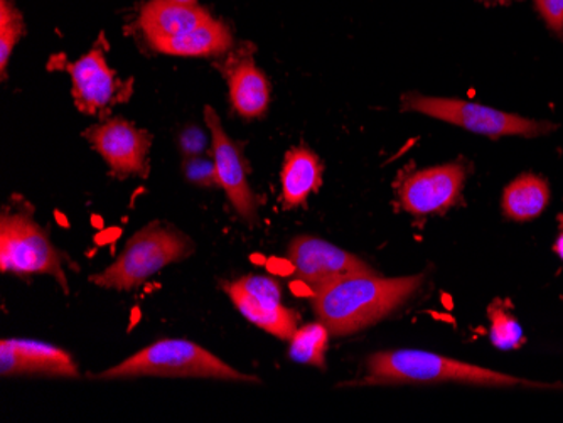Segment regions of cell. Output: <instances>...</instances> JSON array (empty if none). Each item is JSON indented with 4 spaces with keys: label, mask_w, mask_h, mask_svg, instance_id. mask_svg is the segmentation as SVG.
Listing matches in <instances>:
<instances>
[{
    "label": "cell",
    "mask_w": 563,
    "mask_h": 423,
    "mask_svg": "<svg viewBox=\"0 0 563 423\" xmlns=\"http://www.w3.org/2000/svg\"><path fill=\"white\" fill-rule=\"evenodd\" d=\"M282 201L286 208L306 203L322 185V163L309 148H292L282 167Z\"/></svg>",
    "instance_id": "obj_16"
},
{
    "label": "cell",
    "mask_w": 563,
    "mask_h": 423,
    "mask_svg": "<svg viewBox=\"0 0 563 423\" xmlns=\"http://www.w3.org/2000/svg\"><path fill=\"white\" fill-rule=\"evenodd\" d=\"M549 182L534 174H521L503 194V213L514 221H531L549 207Z\"/></svg>",
    "instance_id": "obj_18"
},
{
    "label": "cell",
    "mask_w": 563,
    "mask_h": 423,
    "mask_svg": "<svg viewBox=\"0 0 563 423\" xmlns=\"http://www.w3.org/2000/svg\"><path fill=\"white\" fill-rule=\"evenodd\" d=\"M0 372L14 375H49V377H80L68 353L51 344L31 339H4L0 344Z\"/></svg>",
    "instance_id": "obj_11"
},
{
    "label": "cell",
    "mask_w": 563,
    "mask_h": 423,
    "mask_svg": "<svg viewBox=\"0 0 563 423\" xmlns=\"http://www.w3.org/2000/svg\"><path fill=\"white\" fill-rule=\"evenodd\" d=\"M183 169H185L186 179L192 182V185L202 186V188L220 186L214 160L207 159V157L202 156L186 157Z\"/></svg>",
    "instance_id": "obj_22"
},
{
    "label": "cell",
    "mask_w": 563,
    "mask_h": 423,
    "mask_svg": "<svg viewBox=\"0 0 563 423\" xmlns=\"http://www.w3.org/2000/svg\"><path fill=\"white\" fill-rule=\"evenodd\" d=\"M534 9L542 15L550 31L563 37V0H533Z\"/></svg>",
    "instance_id": "obj_24"
},
{
    "label": "cell",
    "mask_w": 563,
    "mask_h": 423,
    "mask_svg": "<svg viewBox=\"0 0 563 423\" xmlns=\"http://www.w3.org/2000/svg\"><path fill=\"white\" fill-rule=\"evenodd\" d=\"M289 261L299 280L311 289L312 296L336 280L362 274H376L362 258L314 236H299L294 240L289 248Z\"/></svg>",
    "instance_id": "obj_7"
},
{
    "label": "cell",
    "mask_w": 563,
    "mask_h": 423,
    "mask_svg": "<svg viewBox=\"0 0 563 423\" xmlns=\"http://www.w3.org/2000/svg\"><path fill=\"white\" fill-rule=\"evenodd\" d=\"M24 34V19L11 0H0V69L5 75L9 58Z\"/></svg>",
    "instance_id": "obj_21"
},
{
    "label": "cell",
    "mask_w": 563,
    "mask_h": 423,
    "mask_svg": "<svg viewBox=\"0 0 563 423\" xmlns=\"http://www.w3.org/2000/svg\"><path fill=\"white\" fill-rule=\"evenodd\" d=\"M195 252L188 236L173 226L152 223L135 233L122 254L106 270L90 277L101 289L132 290L156 276L167 265L185 260Z\"/></svg>",
    "instance_id": "obj_4"
},
{
    "label": "cell",
    "mask_w": 563,
    "mask_h": 423,
    "mask_svg": "<svg viewBox=\"0 0 563 423\" xmlns=\"http://www.w3.org/2000/svg\"><path fill=\"white\" fill-rule=\"evenodd\" d=\"M467 179V166L451 163L410 174L398 188L401 208L416 216L441 214L457 203Z\"/></svg>",
    "instance_id": "obj_8"
},
{
    "label": "cell",
    "mask_w": 563,
    "mask_h": 423,
    "mask_svg": "<svg viewBox=\"0 0 563 423\" xmlns=\"http://www.w3.org/2000/svg\"><path fill=\"white\" fill-rule=\"evenodd\" d=\"M235 308L252 324L274 334L278 339L290 341L297 331V315L282 304H265L246 293L239 283L224 287Z\"/></svg>",
    "instance_id": "obj_17"
},
{
    "label": "cell",
    "mask_w": 563,
    "mask_h": 423,
    "mask_svg": "<svg viewBox=\"0 0 563 423\" xmlns=\"http://www.w3.org/2000/svg\"><path fill=\"white\" fill-rule=\"evenodd\" d=\"M240 287L250 296L255 297L257 301L265 304H282V289L278 282L268 279V277L249 276L239 280Z\"/></svg>",
    "instance_id": "obj_23"
},
{
    "label": "cell",
    "mask_w": 563,
    "mask_h": 423,
    "mask_svg": "<svg viewBox=\"0 0 563 423\" xmlns=\"http://www.w3.org/2000/svg\"><path fill=\"white\" fill-rule=\"evenodd\" d=\"M139 377L213 378L255 383V377L236 371L205 347L186 339H163L144 347L120 365L95 375L97 380H129Z\"/></svg>",
    "instance_id": "obj_3"
},
{
    "label": "cell",
    "mask_w": 563,
    "mask_h": 423,
    "mask_svg": "<svg viewBox=\"0 0 563 423\" xmlns=\"http://www.w3.org/2000/svg\"><path fill=\"white\" fill-rule=\"evenodd\" d=\"M157 53L169 56H183V58H205V56L224 55L233 46L232 31L224 26L223 22L211 18L202 22L183 36L173 40L157 41L151 44Z\"/></svg>",
    "instance_id": "obj_15"
},
{
    "label": "cell",
    "mask_w": 563,
    "mask_h": 423,
    "mask_svg": "<svg viewBox=\"0 0 563 423\" xmlns=\"http://www.w3.org/2000/svg\"><path fill=\"white\" fill-rule=\"evenodd\" d=\"M213 15L198 4H183L177 0H148L139 15V27L148 44L183 36Z\"/></svg>",
    "instance_id": "obj_13"
},
{
    "label": "cell",
    "mask_w": 563,
    "mask_h": 423,
    "mask_svg": "<svg viewBox=\"0 0 563 423\" xmlns=\"http://www.w3.org/2000/svg\"><path fill=\"white\" fill-rule=\"evenodd\" d=\"M205 144H207V137L199 129L191 127L183 132L181 148L186 157L199 156L202 148H205Z\"/></svg>",
    "instance_id": "obj_25"
},
{
    "label": "cell",
    "mask_w": 563,
    "mask_h": 423,
    "mask_svg": "<svg viewBox=\"0 0 563 423\" xmlns=\"http://www.w3.org/2000/svg\"><path fill=\"white\" fill-rule=\"evenodd\" d=\"M488 315L492 321L489 337L496 347L503 352H509V349H518L525 343L523 330L517 319L503 309L499 302H495L488 309Z\"/></svg>",
    "instance_id": "obj_20"
},
{
    "label": "cell",
    "mask_w": 563,
    "mask_h": 423,
    "mask_svg": "<svg viewBox=\"0 0 563 423\" xmlns=\"http://www.w3.org/2000/svg\"><path fill=\"white\" fill-rule=\"evenodd\" d=\"M426 276L385 279L362 274L328 283L311 297L319 321L334 336H347L397 311L422 286Z\"/></svg>",
    "instance_id": "obj_1"
},
{
    "label": "cell",
    "mask_w": 563,
    "mask_h": 423,
    "mask_svg": "<svg viewBox=\"0 0 563 423\" xmlns=\"http://www.w3.org/2000/svg\"><path fill=\"white\" fill-rule=\"evenodd\" d=\"M68 71L71 75L75 105L80 112L95 115L115 102L120 85L106 55L98 47L69 65Z\"/></svg>",
    "instance_id": "obj_12"
},
{
    "label": "cell",
    "mask_w": 563,
    "mask_h": 423,
    "mask_svg": "<svg viewBox=\"0 0 563 423\" xmlns=\"http://www.w3.org/2000/svg\"><path fill=\"white\" fill-rule=\"evenodd\" d=\"M233 109L243 119H258L271 103V85L250 56L236 55L224 65Z\"/></svg>",
    "instance_id": "obj_14"
},
{
    "label": "cell",
    "mask_w": 563,
    "mask_h": 423,
    "mask_svg": "<svg viewBox=\"0 0 563 423\" xmlns=\"http://www.w3.org/2000/svg\"><path fill=\"white\" fill-rule=\"evenodd\" d=\"M91 147L119 178L147 176L151 135L123 119L107 120L85 132Z\"/></svg>",
    "instance_id": "obj_9"
},
{
    "label": "cell",
    "mask_w": 563,
    "mask_h": 423,
    "mask_svg": "<svg viewBox=\"0 0 563 423\" xmlns=\"http://www.w3.org/2000/svg\"><path fill=\"white\" fill-rule=\"evenodd\" d=\"M205 122L213 142V160L217 164L218 182L235 208L236 213L249 223L257 225V199L246 179V166L239 145L228 137L221 120L211 107L205 109Z\"/></svg>",
    "instance_id": "obj_10"
},
{
    "label": "cell",
    "mask_w": 563,
    "mask_h": 423,
    "mask_svg": "<svg viewBox=\"0 0 563 423\" xmlns=\"http://www.w3.org/2000/svg\"><path fill=\"white\" fill-rule=\"evenodd\" d=\"M401 109L405 112L423 113L489 138L514 137V135L533 138L556 131V125L552 122L525 119L517 113H506L492 107L477 105V103L464 102L455 98L408 93L401 98Z\"/></svg>",
    "instance_id": "obj_5"
},
{
    "label": "cell",
    "mask_w": 563,
    "mask_h": 423,
    "mask_svg": "<svg viewBox=\"0 0 563 423\" xmlns=\"http://www.w3.org/2000/svg\"><path fill=\"white\" fill-rule=\"evenodd\" d=\"M0 268L21 276L46 274L68 292L62 255L33 218L24 213H4L0 220Z\"/></svg>",
    "instance_id": "obj_6"
},
{
    "label": "cell",
    "mask_w": 563,
    "mask_h": 423,
    "mask_svg": "<svg viewBox=\"0 0 563 423\" xmlns=\"http://www.w3.org/2000/svg\"><path fill=\"white\" fill-rule=\"evenodd\" d=\"M177 2H183V4H191V5L198 4V0H177Z\"/></svg>",
    "instance_id": "obj_28"
},
{
    "label": "cell",
    "mask_w": 563,
    "mask_h": 423,
    "mask_svg": "<svg viewBox=\"0 0 563 423\" xmlns=\"http://www.w3.org/2000/svg\"><path fill=\"white\" fill-rule=\"evenodd\" d=\"M560 221V236L556 238L555 245H553V252L559 255L563 260V214L559 216Z\"/></svg>",
    "instance_id": "obj_26"
},
{
    "label": "cell",
    "mask_w": 563,
    "mask_h": 423,
    "mask_svg": "<svg viewBox=\"0 0 563 423\" xmlns=\"http://www.w3.org/2000/svg\"><path fill=\"white\" fill-rule=\"evenodd\" d=\"M328 337L329 330L321 321L300 327L290 339V359L324 369Z\"/></svg>",
    "instance_id": "obj_19"
},
{
    "label": "cell",
    "mask_w": 563,
    "mask_h": 423,
    "mask_svg": "<svg viewBox=\"0 0 563 423\" xmlns=\"http://www.w3.org/2000/svg\"><path fill=\"white\" fill-rule=\"evenodd\" d=\"M366 369L368 375L363 385L454 381V383L481 385V387H517V385L537 387V383H530L505 372L445 358L435 353L417 352V349L376 353L369 356Z\"/></svg>",
    "instance_id": "obj_2"
},
{
    "label": "cell",
    "mask_w": 563,
    "mask_h": 423,
    "mask_svg": "<svg viewBox=\"0 0 563 423\" xmlns=\"http://www.w3.org/2000/svg\"><path fill=\"white\" fill-rule=\"evenodd\" d=\"M479 2L488 5H508L511 2H521V0H479Z\"/></svg>",
    "instance_id": "obj_27"
}]
</instances>
